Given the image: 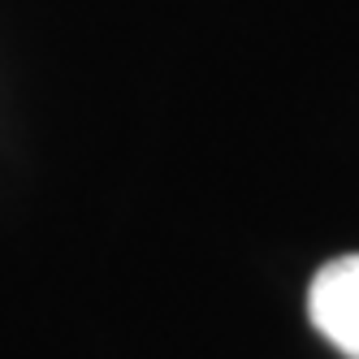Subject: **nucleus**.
Wrapping results in <instances>:
<instances>
[{"instance_id": "1", "label": "nucleus", "mask_w": 359, "mask_h": 359, "mask_svg": "<svg viewBox=\"0 0 359 359\" xmlns=\"http://www.w3.org/2000/svg\"><path fill=\"white\" fill-rule=\"evenodd\" d=\"M307 316L320 329V338L342 351L346 359H359V255L329 260L307 290Z\"/></svg>"}]
</instances>
